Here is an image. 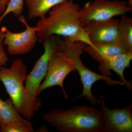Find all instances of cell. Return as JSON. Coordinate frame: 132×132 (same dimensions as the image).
Returning a JSON list of instances; mask_svg holds the SVG:
<instances>
[{"mask_svg": "<svg viewBox=\"0 0 132 132\" xmlns=\"http://www.w3.org/2000/svg\"><path fill=\"white\" fill-rule=\"evenodd\" d=\"M79 6L69 0L53 8L48 16L38 21L37 29L38 42L42 44L52 36H61L73 42L82 43L93 47L85 31L80 16Z\"/></svg>", "mask_w": 132, "mask_h": 132, "instance_id": "1", "label": "cell"}, {"mask_svg": "<svg viewBox=\"0 0 132 132\" xmlns=\"http://www.w3.org/2000/svg\"><path fill=\"white\" fill-rule=\"evenodd\" d=\"M42 119L60 132H104L100 111L92 106L55 109L44 113Z\"/></svg>", "mask_w": 132, "mask_h": 132, "instance_id": "2", "label": "cell"}, {"mask_svg": "<svg viewBox=\"0 0 132 132\" xmlns=\"http://www.w3.org/2000/svg\"><path fill=\"white\" fill-rule=\"evenodd\" d=\"M27 72V66L22 59L18 58L9 68L0 69V81L19 113L30 120L40 109L42 103L39 98L31 96L26 90L24 82Z\"/></svg>", "mask_w": 132, "mask_h": 132, "instance_id": "3", "label": "cell"}, {"mask_svg": "<svg viewBox=\"0 0 132 132\" xmlns=\"http://www.w3.org/2000/svg\"><path fill=\"white\" fill-rule=\"evenodd\" d=\"M57 51L69 59L75 66L80 77L82 85V93L77 99L83 97L92 105L97 104V100L93 93L92 88L95 82L103 80L109 86H125L120 81L112 79L109 76L99 74L91 71L82 63L81 56L84 52L85 45L80 42H73L65 40L60 39L57 38Z\"/></svg>", "mask_w": 132, "mask_h": 132, "instance_id": "4", "label": "cell"}, {"mask_svg": "<svg viewBox=\"0 0 132 132\" xmlns=\"http://www.w3.org/2000/svg\"><path fill=\"white\" fill-rule=\"evenodd\" d=\"M127 3L120 0H94L80 9V19L83 25L105 21L132 11Z\"/></svg>", "mask_w": 132, "mask_h": 132, "instance_id": "5", "label": "cell"}, {"mask_svg": "<svg viewBox=\"0 0 132 132\" xmlns=\"http://www.w3.org/2000/svg\"><path fill=\"white\" fill-rule=\"evenodd\" d=\"M18 21L25 26L26 29L20 32H14L5 27L3 43L7 47L8 53L12 55L28 53L35 47L38 41L37 29L29 25L26 16L22 14Z\"/></svg>", "mask_w": 132, "mask_h": 132, "instance_id": "6", "label": "cell"}, {"mask_svg": "<svg viewBox=\"0 0 132 132\" xmlns=\"http://www.w3.org/2000/svg\"><path fill=\"white\" fill-rule=\"evenodd\" d=\"M57 36H52L43 41L44 52L27 75L25 87L27 92L32 97H37L38 88L46 75L50 61L57 51Z\"/></svg>", "mask_w": 132, "mask_h": 132, "instance_id": "7", "label": "cell"}, {"mask_svg": "<svg viewBox=\"0 0 132 132\" xmlns=\"http://www.w3.org/2000/svg\"><path fill=\"white\" fill-rule=\"evenodd\" d=\"M75 71V66L72 61L57 51L50 61L46 75L38 88L36 96L47 88L58 86L61 88L65 98L68 99L64 81L69 74Z\"/></svg>", "mask_w": 132, "mask_h": 132, "instance_id": "8", "label": "cell"}, {"mask_svg": "<svg viewBox=\"0 0 132 132\" xmlns=\"http://www.w3.org/2000/svg\"><path fill=\"white\" fill-rule=\"evenodd\" d=\"M98 102L104 126V132H132V105L112 109L106 106L104 95L101 94Z\"/></svg>", "mask_w": 132, "mask_h": 132, "instance_id": "9", "label": "cell"}, {"mask_svg": "<svg viewBox=\"0 0 132 132\" xmlns=\"http://www.w3.org/2000/svg\"><path fill=\"white\" fill-rule=\"evenodd\" d=\"M84 26L93 47L98 44L121 40L119 20L112 19L105 21L90 22Z\"/></svg>", "mask_w": 132, "mask_h": 132, "instance_id": "10", "label": "cell"}, {"mask_svg": "<svg viewBox=\"0 0 132 132\" xmlns=\"http://www.w3.org/2000/svg\"><path fill=\"white\" fill-rule=\"evenodd\" d=\"M132 60V52L102 58L98 61L100 64L99 69L102 74L105 76L111 75V71L116 73L120 78V81L124 83L128 90H131V84L128 81L124 76V72L126 68L130 67Z\"/></svg>", "mask_w": 132, "mask_h": 132, "instance_id": "11", "label": "cell"}, {"mask_svg": "<svg viewBox=\"0 0 132 132\" xmlns=\"http://www.w3.org/2000/svg\"><path fill=\"white\" fill-rule=\"evenodd\" d=\"M85 51L97 62L102 58L115 56L130 51L121 40L116 42L95 45L93 47L85 45Z\"/></svg>", "mask_w": 132, "mask_h": 132, "instance_id": "12", "label": "cell"}, {"mask_svg": "<svg viewBox=\"0 0 132 132\" xmlns=\"http://www.w3.org/2000/svg\"><path fill=\"white\" fill-rule=\"evenodd\" d=\"M69 0H25L29 19H41L57 5Z\"/></svg>", "mask_w": 132, "mask_h": 132, "instance_id": "13", "label": "cell"}, {"mask_svg": "<svg viewBox=\"0 0 132 132\" xmlns=\"http://www.w3.org/2000/svg\"><path fill=\"white\" fill-rule=\"evenodd\" d=\"M25 119L17 111L10 98L5 101L0 98V125L1 127Z\"/></svg>", "mask_w": 132, "mask_h": 132, "instance_id": "14", "label": "cell"}, {"mask_svg": "<svg viewBox=\"0 0 132 132\" xmlns=\"http://www.w3.org/2000/svg\"><path fill=\"white\" fill-rule=\"evenodd\" d=\"M121 40L130 51H132V19L126 15L119 20Z\"/></svg>", "mask_w": 132, "mask_h": 132, "instance_id": "15", "label": "cell"}, {"mask_svg": "<svg viewBox=\"0 0 132 132\" xmlns=\"http://www.w3.org/2000/svg\"><path fill=\"white\" fill-rule=\"evenodd\" d=\"M34 128L29 120L24 119L1 127V132H34Z\"/></svg>", "mask_w": 132, "mask_h": 132, "instance_id": "16", "label": "cell"}, {"mask_svg": "<svg viewBox=\"0 0 132 132\" xmlns=\"http://www.w3.org/2000/svg\"><path fill=\"white\" fill-rule=\"evenodd\" d=\"M24 4L25 0H9L5 11L0 15V25L5 17L10 14H13L17 17L21 15Z\"/></svg>", "mask_w": 132, "mask_h": 132, "instance_id": "17", "label": "cell"}, {"mask_svg": "<svg viewBox=\"0 0 132 132\" xmlns=\"http://www.w3.org/2000/svg\"><path fill=\"white\" fill-rule=\"evenodd\" d=\"M5 27L0 28V66L5 67L7 64L9 59L4 48L3 43L5 37Z\"/></svg>", "mask_w": 132, "mask_h": 132, "instance_id": "18", "label": "cell"}, {"mask_svg": "<svg viewBox=\"0 0 132 132\" xmlns=\"http://www.w3.org/2000/svg\"><path fill=\"white\" fill-rule=\"evenodd\" d=\"M9 0H0V15L5 11Z\"/></svg>", "mask_w": 132, "mask_h": 132, "instance_id": "19", "label": "cell"}, {"mask_svg": "<svg viewBox=\"0 0 132 132\" xmlns=\"http://www.w3.org/2000/svg\"><path fill=\"white\" fill-rule=\"evenodd\" d=\"M0 132H1V126L0 125Z\"/></svg>", "mask_w": 132, "mask_h": 132, "instance_id": "20", "label": "cell"}, {"mask_svg": "<svg viewBox=\"0 0 132 132\" xmlns=\"http://www.w3.org/2000/svg\"><path fill=\"white\" fill-rule=\"evenodd\" d=\"M1 67H1V66H0V69H1Z\"/></svg>", "mask_w": 132, "mask_h": 132, "instance_id": "21", "label": "cell"}]
</instances>
